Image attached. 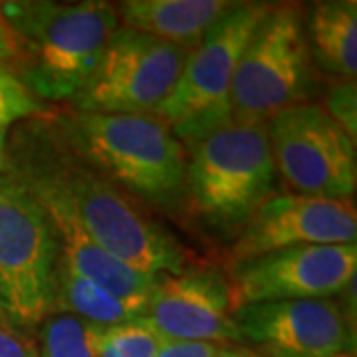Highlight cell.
<instances>
[{
    "label": "cell",
    "mask_w": 357,
    "mask_h": 357,
    "mask_svg": "<svg viewBox=\"0 0 357 357\" xmlns=\"http://www.w3.org/2000/svg\"><path fill=\"white\" fill-rule=\"evenodd\" d=\"M8 175L40 201L64 206L96 243L139 272L183 274V244L77 151L50 109L28 117L8 147Z\"/></svg>",
    "instance_id": "6da1fadb"
},
{
    "label": "cell",
    "mask_w": 357,
    "mask_h": 357,
    "mask_svg": "<svg viewBox=\"0 0 357 357\" xmlns=\"http://www.w3.org/2000/svg\"><path fill=\"white\" fill-rule=\"evenodd\" d=\"M0 16L18 48L14 76L42 103L70 102L121 26L115 4L105 0L2 2Z\"/></svg>",
    "instance_id": "7a4b0ae2"
},
{
    "label": "cell",
    "mask_w": 357,
    "mask_h": 357,
    "mask_svg": "<svg viewBox=\"0 0 357 357\" xmlns=\"http://www.w3.org/2000/svg\"><path fill=\"white\" fill-rule=\"evenodd\" d=\"M70 143L137 201L161 208L185 197L187 151L153 114L52 112Z\"/></svg>",
    "instance_id": "3957f363"
},
{
    "label": "cell",
    "mask_w": 357,
    "mask_h": 357,
    "mask_svg": "<svg viewBox=\"0 0 357 357\" xmlns=\"http://www.w3.org/2000/svg\"><path fill=\"white\" fill-rule=\"evenodd\" d=\"M274 181L268 123H225L192 143L185 195L192 213L206 222L243 229L272 197Z\"/></svg>",
    "instance_id": "277c9868"
},
{
    "label": "cell",
    "mask_w": 357,
    "mask_h": 357,
    "mask_svg": "<svg viewBox=\"0 0 357 357\" xmlns=\"http://www.w3.org/2000/svg\"><path fill=\"white\" fill-rule=\"evenodd\" d=\"M314 62L302 4H272L238 60L229 98V123H268L272 115L306 103Z\"/></svg>",
    "instance_id": "5b68a950"
},
{
    "label": "cell",
    "mask_w": 357,
    "mask_h": 357,
    "mask_svg": "<svg viewBox=\"0 0 357 357\" xmlns=\"http://www.w3.org/2000/svg\"><path fill=\"white\" fill-rule=\"evenodd\" d=\"M270 8V2H238L189 52L175 88L153 112L181 143H197L229 123V98L236 66Z\"/></svg>",
    "instance_id": "8992f818"
},
{
    "label": "cell",
    "mask_w": 357,
    "mask_h": 357,
    "mask_svg": "<svg viewBox=\"0 0 357 357\" xmlns=\"http://www.w3.org/2000/svg\"><path fill=\"white\" fill-rule=\"evenodd\" d=\"M60 256L44 206L20 181L0 173V310L16 328H32L52 312Z\"/></svg>",
    "instance_id": "52a82bcc"
},
{
    "label": "cell",
    "mask_w": 357,
    "mask_h": 357,
    "mask_svg": "<svg viewBox=\"0 0 357 357\" xmlns=\"http://www.w3.org/2000/svg\"><path fill=\"white\" fill-rule=\"evenodd\" d=\"M276 173L296 195L351 199L357 187L356 139L318 103H298L268 119Z\"/></svg>",
    "instance_id": "ba28073f"
},
{
    "label": "cell",
    "mask_w": 357,
    "mask_h": 357,
    "mask_svg": "<svg viewBox=\"0 0 357 357\" xmlns=\"http://www.w3.org/2000/svg\"><path fill=\"white\" fill-rule=\"evenodd\" d=\"M189 52L119 26L70 107L93 114H153L175 88Z\"/></svg>",
    "instance_id": "9c48e42d"
},
{
    "label": "cell",
    "mask_w": 357,
    "mask_h": 357,
    "mask_svg": "<svg viewBox=\"0 0 357 357\" xmlns=\"http://www.w3.org/2000/svg\"><path fill=\"white\" fill-rule=\"evenodd\" d=\"M357 272L356 244H312L232 262L234 310L258 302L321 300L342 294Z\"/></svg>",
    "instance_id": "30bf717a"
},
{
    "label": "cell",
    "mask_w": 357,
    "mask_h": 357,
    "mask_svg": "<svg viewBox=\"0 0 357 357\" xmlns=\"http://www.w3.org/2000/svg\"><path fill=\"white\" fill-rule=\"evenodd\" d=\"M243 342L264 357H330L356 349V319L337 300L258 302L234 310Z\"/></svg>",
    "instance_id": "8fae6325"
},
{
    "label": "cell",
    "mask_w": 357,
    "mask_h": 357,
    "mask_svg": "<svg viewBox=\"0 0 357 357\" xmlns=\"http://www.w3.org/2000/svg\"><path fill=\"white\" fill-rule=\"evenodd\" d=\"M354 199H318L306 195L268 197L246 220L230 256L232 262L312 244H356Z\"/></svg>",
    "instance_id": "7c38bea8"
},
{
    "label": "cell",
    "mask_w": 357,
    "mask_h": 357,
    "mask_svg": "<svg viewBox=\"0 0 357 357\" xmlns=\"http://www.w3.org/2000/svg\"><path fill=\"white\" fill-rule=\"evenodd\" d=\"M143 318L167 342H243L229 280L217 270L161 274Z\"/></svg>",
    "instance_id": "4fadbf2b"
},
{
    "label": "cell",
    "mask_w": 357,
    "mask_h": 357,
    "mask_svg": "<svg viewBox=\"0 0 357 357\" xmlns=\"http://www.w3.org/2000/svg\"><path fill=\"white\" fill-rule=\"evenodd\" d=\"M36 201L44 206L46 215L50 218L52 229L56 232L60 246V260L66 266L77 276L102 286L107 292L139 306L145 312L159 276L139 272L121 262L119 258H115L112 252H107L89 236L64 206L52 201H40V199Z\"/></svg>",
    "instance_id": "5bb4252c"
},
{
    "label": "cell",
    "mask_w": 357,
    "mask_h": 357,
    "mask_svg": "<svg viewBox=\"0 0 357 357\" xmlns=\"http://www.w3.org/2000/svg\"><path fill=\"white\" fill-rule=\"evenodd\" d=\"M236 4L227 0H123L115 8L121 28L192 50Z\"/></svg>",
    "instance_id": "9a60e30c"
},
{
    "label": "cell",
    "mask_w": 357,
    "mask_h": 357,
    "mask_svg": "<svg viewBox=\"0 0 357 357\" xmlns=\"http://www.w3.org/2000/svg\"><path fill=\"white\" fill-rule=\"evenodd\" d=\"M306 40L312 62L340 82L357 74V2H314L306 14Z\"/></svg>",
    "instance_id": "2e32d148"
},
{
    "label": "cell",
    "mask_w": 357,
    "mask_h": 357,
    "mask_svg": "<svg viewBox=\"0 0 357 357\" xmlns=\"http://www.w3.org/2000/svg\"><path fill=\"white\" fill-rule=\"evenodd\" d=\"M52 310L72 314L93 326H119L145 316L139 306L117 298L105 288L74 274L58 256L54 270V298Z\"/></svg>",
    "instance_id": "e0dca14e"
},
{
    "label": "cell",
    "mask_w": 357,
    "mask_h": 357,
    "mask_svg": "<svg viewBox=\"0 0 357 357\" xmlns=\"http://www.w3.org/2000/svg\"><path fill=\"white\" fill-rule=\"evenodd\" d=\"M165 342L145 318L91 332L93 357H155Z\"/></svg>",
    "instance_id": "ac0fdd59"
},
{
    "label": "cell",
    "mask_w": 357,
    "mask_h": 357,
    "mask_svg": "<svg viewBox=\"0 0 357 357\" xmlns=\"http://www.w3.org/2000/svg\"><path fill=\"white\" fill-rule=\"evenodd\" d=\"M38 328L40 357H93V324L52 310Z\"/></svg>",
    "instance_id": "d6986e66"
},
{
    "label": "cell",
    "mask_w": 357,
    "mask_h": 357,
    "mask_svg": "<svg viewBox=\"0 0 357 357\" xmlns=\"http://www.w3.org/2000/svg\"><path fill=\"white\" fill-rule=\"evenodd\" d=\"M357 100H356V82H340L332 86L326 96V114L335 119L342 128L356 139L357 133Z\"/></svg>",
    "instance_id": "ffe728a7"
},
{
    "label": "cell",
    "mask_w": 357,
    "mask_h": 357,
    "mask_svg": "<svg viewBox=\"0 0 357 357\" xmlns=\"http://www.w3.org/2000/svg\"><path fill=\"white\" fill-rule=\"evenodd\" d=\"M0 357H40L36 342L8 319H0Z\"/></svg>",
    "instance_id": "44dd1931"
},
{
    "label": "cell",
    "mask_w": 357,
    "mask_h": 357,
    "mask_svg": "<svg viewBox=\"0 0 357 357\" xmlns=\"http://www.w3.org/2000/svg\"><path fill=\"white\" fill-rule=\"evenodd\" d=\"M222 347L208 342H165L155 357H217Z\"/></svg>",
    "instance_id": "7402d4cb"
},
{
    "label": "cell",
    "mask_w": 357,
    "mask_h": 357,
    "mask_svg": "<svg viewBox=\"0 0 357 357\" xmlns=\"http://www.w3.org/2000/svg\"><path fill=\"white\" fill-rule=\"evenodd\" d=\"M16 60H18V48L13 32L8 30V26L4 24L0 16V64H16Z\"/></svg>",
    "instance_id": "603a6c76"
},
{
    "label": "cell",
    "mask_w": 357,
    "mask_h": 357,
    "mask_svg": "<svg viewBox=\"0 0 357 357\" xmlns=\"http://www.w3.org/2000/svg\"><path fill=\"white\" fill-rule=\"evenodd\" d=\"M217 357H264L262 354H258L250 347H244V345H238V347H230V345H225L220 351L217 354Z\"/></svg>",
    "instance_id": "cb8c5ba5"
},
{
    "label": "cell",
    "mask_w": 357,
    "mask_h": 357,
    "mask_svg": "<svg viewBox=\"0 0 357 357\" xmlns=\"http://www.w3.org/2000/svg\"><path fill=\"white\" fill-rule=\"evenodd\" d=\"M0 173H8V128L0 123Z\"/></svg>",
    "instance_id": "d4e9b609"
},
{
    "label": "cell",
    "mask_w": 357,
    "mask_h": 357,
    "mask_svg": "<svg viewBox=\"0 0 357 357\" xmlns=\"http://www.w3.org/2000/svg\"><path fill=\"white\" fill-rule=\"evenodd\" d=\"M330 357H356V354H354V351H344V354H335V356Z\"/></svg>",
    "instance_id": "484cf974"
},
{
    "label": "cell",
    "mask_w": 357,
    "mask_h": 357,
    "mask_svg": "<svg viewBox=\"0 0 357 357\" xmlns=\"http://www.w3.org/2000/svg\"><path fill=\"white\" fill-rule=\"evenodd\" d=\"M0 319H6L4 318V314H2V310H0Z\"/></svg>",
    "instance_id": "4316f807"
}]
</instances>
